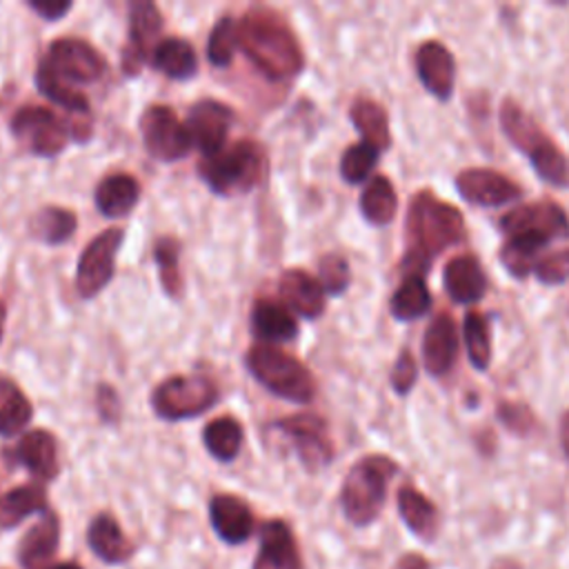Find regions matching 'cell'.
I'll return each instance as SVG.
<instances>
[{
    "label": "cell",
    "instance_id": "obj_1",
    "mask_svg": "<svg viewBox=\"0 0 569 569\" xmlns=\"http://www.w3.org/2000/svg\"><path fill=\"white\" fill-rule=\"evenodd\" d=\"M465 236V218L458 207L422 189L411 198L407 213L409 249L402 260L405 273L429 271L431 260Z\"/></svg>",
    "mask_w": 569,
    "mask_h": 569
},
{
    "label": "cell",
    "instance_id": "obj_2",
    "mask_svg": "<svg viewBox=\"0 0 569 569\" xmlns=\"http://www.w3.org/2000/svg\"><path fill=\"white\" fill-rule=\"evenodd\" d=\"M238 47L273 80L293 78L305 64L302 49L284 18L264 7H253L242 16L238 24Z\"/></svg>",
    "mask_w": 569,
    "mask_h": 569
},
{
    "label": "cell",
    "instance_id": "obj_3",
    "mask_svg": "<svg viewBox=\"0 0 569 569\" xmlns=\"http://www.w3.org/2000/svg\"><path fill=\"white\" fill-rule=\"evenodd\" d=\"M500 124L505 136L511 140L516 149H520L538 178L553 184H569V160L560 151V147L540 129V124L513 100H505L500 107Z\"/></svg>",
    "mask_w": 569,
    "mask_h": 569
},
{
    "label": "cell",
    "instance_id": "obj_4",
    "mask_svg": "<svg viewBox=\"0 0 569 569\" xmlns=\"http://www.w3.org/2000/svg\"><path fill=\"white\" fill-rule=\"evenodd\" d=\"M398 465L380 453L360 458L342 480L340 507L345 518L356 527L371 525L387 500V485L396 476Z\"/></svg>",
    "mask_w": 569,
    "mask_h": 569
},
{
    "label": "cell",
    "instance_id": "obj_5",
    "mask_svg": "<svg viewBox=\"0 0 569 569\" xmlns=\"http://www.w3.org/2000/svg\"><path fill=\"white\" fill-rule=\"evenodd\" d=\"M247 369L271 393L291 402H311L316 396V382L311 371L273 345H256L247 351Z\"/></svg>",
    "mask_w": 569,
    "mask_h": 569
},
{
    "label": "cell",
    "instance_id": "obj_6",
    "mask_svg": "<svg viewBox=\"0 0 569 569\" xmlns=\"http://www.w3.org/2000/svg\"><path fill=\"white\" fill-rule=\"evenodd\" d=\"M198 171L213 193H244L260 182L264 171V156L256 142L240 140L231 147H224L216 156L202 158Z\"/></svg>",
    "mask_w": 569,
    "mask_h": 569
},
{
    "label": "cell",
    "instance_id": "obj_7",
    "mask_svg": "<svg viewBox=\"0 0 569 569\" xmlns=\"http://www.w3.org/2000/svg\"><path fill=\"white\" fill-rule=\"evenodd\" d=\"M218 400V387L211 378L196 376H171L162 380L153 393V411L164 420H184L204 413Z\"/></svg>",
    "mask_w": 569,
    "mask_h": 569
},
{
    "label": "cell",
    "instance_id": "obj_8",
    "mask_svg": "<svg viewBox=\"0 0 569 569\" xmlns=\"http://www.w3.org/2000/svg\"><path fill=\"white\" fill-rule=\"evenodd\" d=\"M11 133L27 151L42 158H53L67 147V127L49 107L18 109L11 118Z\"/></svg>",
    "mask_w": 569,
    "mask_h": 569
},
{
    "label": "cell",
    "instance_id": "obj_9",
    "mask_svg": "<svg viewBox=\"0 0 569 569\" xmlns=\"http://www.w3.org/2000/svg\"><path fill=\"white\" fill-rule=\"evenodd\" d=\"M140 133L144 149L162 162H176L191 149L189 129L178 120L176 111L164 104L147 107L140 116Z\"/></svg>",
    "mask_w": 569,
    "mask_h": 569
},
{
    "label": "cell",
    "instance_id": "obj_10",
    "mask_svg": "<svg viewBox=\"0 0 569 569\" xmlns=\"http://www.w3.org/2000/svg\"><path fill=\"white\" fill-rule=\"evenodd\" d=\"M122 238L124 231L120 227H111L87 244L76 269V289L82 298L89 300L109 284L116 271V256Z\"/></svg>",
    "mask_w": 569,
    "mask_h": 569
},
{
    "label": "cell",
    "instance_id": "obj_11",
    "mask_svg": "<svg viewBox=\"0 0 569 569\" xmlns=\"http://www.w3.org/2000/svg\"><path fill=\"white\" fill-rule=\"evenodd\" d=\"M276 429L291 440L298 458L307 469L316 471L331 462L333 445L327 431V422L318 413L305 411L287 416L276 422Z\"/></svg>",
    "mask_w": 569,
    "mask_h": 569
},
{
    "label": "cell",
    "instance_id": "obj_12",
    "mask_svg": "<svg viewBox=\"0 0 569 569\" xmlns=\"http://www.w3.org/2000/svg\"><path fill=\"white\" fill-rule=\"evenodd\" d=\"M64 82H93L107 71V62L98 49L80 38H58L49 47L44 60Z\"/></svg>",
    "mask_w": 569,
    "mask_h": 569
},
{
    "label": "cell",
    "instance_id": "obj_13",
    "mask_svg": "<svg viewBox=\"0 0 569 569\" xmlns=\"http://www.w3.org/2000/svg\"><path fill=\"white\" fill-rule=\"evenodd\" d=\"M500 227L507 236L536 233L547 240L569 236V218L565 209L553 200L527 202L502 216Z\"/></svg>",
    "mask_w": 569,
    "mask_h": 569
},
{
    "label": "cell",
    "instance_id": "obj_14",
    "mask_svg": "<svg viewBox=\"0 0 569 569\" xmlns=\"http://www.w3.org/2000/svg\"><path fill=\"white\" fill-rule=\"evenodd\" d=\"M458 193L476 207H500L522 196L520 184L496 169L469 167L456 176Z\"/></svg>",
    "mask_w": 569,
    "mask_h": 569
},
{
    "label": "cell",
    "instance_id": "obj_15",
    "mask_svg": "<svg viewBox=\"0 0 569 569\" xmlns=\"http://www.w3.org/2000/svg\"><path fill=\"white\" fill-rule=\"evenodd\" d=\"M233 122V111L218 100H198L187 118L191 142L202 151L204 158L216 156L224 149L227 133Z\"/></svg>",
    "mask_w": 569,
    "mask_h": 569
},
{
    "label": "cell",
    "instance_id": "obj_16",
    "mask_svg": "<svg viewBox=\"0 0 569 569\" xmlns=\"http://www.w3.org/2000/svg\"><path fill=\"white\" fill-rule=\"evenodd\" d=\"M162 16L149 0H138L129 7V40L122 51V71L138 76L147 56L153 51L151 44L160 33Z\"/></svg>",
    "mask_w": 569,
    "mask_h": 569
},
{
    "label": "cell",
    "instance_id": "obj_17",
    "mask_svg": "<svg viewBox=\"0 0 569 569\" xmlns=\"http://www.w3.org/2000/svg\"><path fill=\"white\" fill-rule=\"evenodd\" d=\"M416 71L422 87L438 100H449L456 80V62L451 51L438 42L427 40L416 51Z\"/></svg>",
    "mask_w": 569,
    "mask_h": 569
},
{
    "label": "cell",
    "instance_id": "obj_18",
    "mask_svg": "<svg viewBox=\"0 0 569 569\" xmlns=\"http://www.w3.org/2000/svg\"><path fill=\"white\" fill-rule=\"evenodd\" d=\"M209 520L213 531L227 545H240L251 538L256 518L249 505L233 493H218L209 502Z\"/></svg>",
    "mask_w": 569,
    "mask_h": 569
},
{
    "label": "cell",
    "instance_id": "obj_19",
    "mask_svg": "<svg viewBox=\"0 0 569 569\" xmlns=\"http://www.w3.org/2000/svg\"><path fill=\"white\" fill-rule=\"evenodd\" d=\"M458 358V329L449 313H438L422 338V362L433 378L449 373Z\"/></svg>",
    "mask_w": 569,
    "mask_h": 569
},
{
    "label": "cell",
    "instance_id": "obj_20",
    "mask_svg": "<svg viewBox=\"0 0 569 569\" xmlns=\"http://www.w3.org/2000/svg\"><path fill=\"white\" fill-rule=\"evenodd\" d=\"M251 569H302L296 538L284 520H269L260 527V549Z\"/></svg>",
    "mask_w": 569,
    "mask_h": 569
},
{
    "label": "cell",
    "instance_id": "obj_21",
    "mask_svg": "<svg viewBox=\"0 0 569 569\" xmlns=\"http://www.w3.org/2000/svg\"><path fill=\"white\" fill-rule=\"evenodd\" d=\"M60 542V520L53 511L42 513V518L22 536L18 545V560L24 569H47L58 551Z\"/></svg>",
    "mask_w": 569,
    "mask_h": 569
},
{
    "label": "cell",
    "instance_id": "obj_22",
    "mask_svg": "<svg viewBox=\"0 0 569 569\" xmlns=\"http://www.w3.org/2000/svg\"><path fill=\"white\" fill-rule=\"evenodd\" d=\"M442 280L447 293L462 305L480 300L487 291V276L482 271V264L471 253H460L451 258L445 267Z\"/></svg>",
    "mask_w": 569,
    "mask_h": 569
},
{
    "label": "cell",
    "instance_id": "obj_23",
    "mask_svg": "<svg viewBox=\"0 0 569 569\" xmlns=\"http://www.w3.org/2000/svg\"><path fill=\"white\" fill-rule=\"evenodd\" d=\"M16 458L36 480H53L60 471L58 442L44 429L27 431L16 447Z\"/></svg>",
    "mask_w": 569,
    "mask_h": 569
},
{
    "label": "cell",
    "instance_id": "obj_24",
    "mask_svg": "<svg viewBox=\"0 0 569 569\" xmlns=\"http://www.w3.org/2000/svg\"><path fill=\"white\" fill-rule=\"evenodd\" d=\"M87 542L91 551L107 565H120L133 556V542L111 513L93 516L87 529Z\"/></svg>",
    "mask_w": 569,
    "mask_h": 569
},
{
    "label": "cell",
    "instance_id": "obj_25",
    "mask_svg": "<svg viewBox=\"0 0 569 569\" xmlns=\"http://www.w3.org/2000/svg\"><path fill=\"white\" fill-rule=\"evenodd\" d=\"M280 296L289 309L305 318H318L325 311V289L320 280L302 269H287L280 276Z\"/></svg>",
    "mask_w": 569,
    "mask_h": 569
},
{
    "label": "cell",
    "instance_id": "obj_26",
    "mask_svg": "<svg viewBox=\"0 0 569 569\" xmlns=\"http://www.w3.org/2000/svg\"><path fill=\"white\" fill-rule=\"evenodd\" d=\"M398 511L405 525L422 540H433L440 527V516L436 505L420 493L416 487L405 485L398 489Z\"/></svg>",
    "mask_w": 569,
    "mask_h": 569
},
{
    "label": "cell",
    "instance_id": "obj_27",
    "mask_svg": "<svg viewBox=\"0 0 569 569\" xmlns=\"http://www.w3.org/2000/svg\"><path fill=\"white\" fill-rule=\"evenodd\" d=\"M140 198V184L129 173L107 176L96 187V207L107 218H124Z\"/></svg>",
    "mask_w": 569,
    "mask_h": 569
},
{
    "label": "cell",
    "instance_id": "obj_28",
    "mask_svg": "<svg viewBox=\"0 0 569 569\" xmlns=\"http://www.w3.org/2000/svg\"><path fill=\"white\" fill-rule=\"evenodd\" d=\"M251 329L260 340L287 342L298 333V322L287 305L258 300L251 309Z\"/></svg>",
    "mask_w": 569,
    "mask_h": 569
},
{
    "label": "cell",
    "instance_id": "obj_29",
    "mask_svg": "<svg viewBox=\"0 0 569 569\" xmlns=\"http://www.w3.org/2000/svg\"><path fill=\"white\" fill-rule=\"evenodd\" d=\"M47 491L42 482H29L13 487L0 498V527L9 529L20 525L27 516L47 513Z\"/></svg>",
    "mask_w": 569,
    "mask_h": 569
},
{
    "label": "cell",
    "instance_id": "obj_30",
    "mask_svg": "<svg viewBox=\"0 0 569 569\" xmlns=\"http://www.w3.org/2000/svg\"><path fill=\"white\" fill-rule=\"evenodd\" d=\"M349 118L358 133L362 136V142L376 147L378 151L389 149L391 133H389V118L387 111L371 98H358L353 100L349 109Z\"/></svg>",
    "mask_w": 569,
    "mask_h": 569
},
{
    "label": "cell",
    "instance_id": "obj_31",
    "mask_svg": "<svg viewBox=\"0 0 569 569\" xmlns=\"http://www.w3.org/2000/svg\"><path fill=\"white\" fill-rule=\"evenodd\" d=\"M151 64L173 80L191 78L198 69V58L193 47L180 38H164L151 51Z\"/></svg>",
    "mask_w": 569,
    "mask_h": 569
},
{
    "label": "cell",
    "instance_id": "obj_32",
    "mask_svg": "<svg viewBox=\"0 0 569 569\" xmlns=\"http://www.w3.org/2000/svg\"><path fill=\"white\" fill-rule=\"evenodd\" d=\"M431 307V293L425 284L422 273H405L402 282L391 296L389 311L396 320L409 322L422 318Z\"/></svg>",
    "mask_w": 569,
    "mask_h": 569
},
{
    "label": "cell",
    "instance_id": "obj_33",
    "mask_svg": "<svg viewBox=\"0 0 569 569\" xmlns=\"http://www.w3.org/2000/svg\"><path fill=\"white\" fill-rule=\"evenodd\" d=\"M549 240L536 233H513L500 247V262L513 278H525L529 271L536 269V256Z\"/></svg>",
    "mask_w": 569,
    "mask_h": 569
},
{
    "label": "cell",
    "instance_id": "obj_34",
    "mask_svg": "<svg viewBox=\"0 0 569 569\" xmlns=\"http://www.w3.org/2000/svg\"><path fill=\"white\" fill-rule=\"evenodd\" d=\"M398 209V196L393 184L385 176H373L362 196H360V211L371 224H389Z\"/></svg>",
    "mask_w": 569,
    "mask_h": 569
},
{
    "label": "cell",
    "instance_id": "obj_35",
    "mask_svg": "<svg viewBox=\"0 0 569 569\" xmlns=\"http://www.w3.org/2000/svg\"><path fill=\"white\" fill-rule=\"evenodd\" d=\"M202 442L216 460L231 462L242 447V427L236 418L220 416L204 427Z\"/></svg>",
    "mask_w": 569,
    "mask_h": 569
},
{
    "label": "cell",
    "instance_id": "obj_36",
    "mask_svg": "<svg viewBox=\"0 0 569 569\" xmlns=\"http://www.w3.org/2000/svg\"><path fill=\"white\" fill-rule=\"evenodd\" d=\"M31 413V402L20 387L9 378H0V436L18 433L27 427Z\"/></svg>",
    "mask_w": 569,
    "mask_h": 569
},
{
    "label": "cell",
    "instance_id": "obj_37",
    "mask_svg": "<svg viewBox=\"0 0 569 569\" xmlns=\"http://www.w3.org/2000/svg\"><path fill=\"white\" fill-rule=\"evenodd\" d=\"M76 224L78 220L69 209L44 207L33 216L31 233L47 244H60L73 236Z\"/></svg>",
    "mask_w": 569,
    "mask_h": 569
},
{
    "label": "cell",
    "instance_id": "obj_38",
    "mask_svg": "<svg viewBox=\"0 0 569 569\" xmlns=\"http://www.w3.org/2000/svg\"><path fill=\"white\" fill-rule=\"evenodd\" d=\"M36 84H38L40 93L44 98H49L51 102H56V104H60L69 111H78V113L89 111V100L80 91L71 89L62 78H58L56 71L44 60H40V64H38Z\"/></svg>",
    "mask_w": 569,
    "mask_h": 569
},
{
    "label": "cell",
    "instance_id": "obj_39",
    "mask_svg": "<svg viewBox=\"0 0 569 569\" xmlns=\"http://www.w3.org/2000/svg\"><path fill=\"white\" fill-rule=\"evenodd\" d=\"M465 347L473 369L485 371L491 362V329L489 320L480 311H469L462 322Z\"/></svg>",
    "mask_w": 569,
    "mask_h": 569
},
{
    "label": "cell",
    "instance_id": "obj_40",
    "mask_svg": "<svg viewBox=\"0 0 569 569\" xmlns=\"http://www.w3.org/2000/svg\"><path fill=\"white\" fill-rule=\"evenodd\" d=\"M178 256H180V242L171 236L160 238L153 247V260L158 264L160 282H162L167 296H171L176 300L182 296V273L178 267Z\"/></svg>",
    "mask_w": 569,
    "mask_h": 569
},
{
    "label": "cell",
    "instance_id": "obj_41",
    "mask_svg": "<svg viewBox=\"0 0 569 569\" xmlns=\"http://www.w3.org/2000/svg\"><path fill=\"white\" fill-rule=\"evenodd\" d=\"M380 151L367 142H358L345 149L342 158H340V176L345 182L349 184H358L365 182L369 178V173L373 171L376 162H378Z\"/></svg>",
    "mask_w": 569,
    "mask_h": 569
},
{
    "label": "cell",
    "instance_id": "obj_42",
    "mask_svg": "<svg viewBox=\"0 0 569 569\" xmlns=\"http://www.w3.org/2000/svg\"><path fill=\"white\" fill-rule=\"evenodd\" d=\"M238 47V24L231 20V16H224L213 27L209 42H207V58L216 67H227L233 60Z\"/></svg>",
    "mask_w": 569,
    "mask_h": 569
},
{
    "label": "cell",
    "instance_id": "obj_43",
    "mask_svg": "<svg viewBox=\"0 0 569 569\" xmlns=\"http://www.w3.org/2000/svg\"><path fill=\"white\" fill-rule=\"evenodd\" d=\"M318 273H320V284L325 291L331 296L342 293L349 287L351 273H349V262L345 260L342 253H325L318 262Z\"/></svg>",
    "mask_w": 569,
    "mask_h": 569
},
{
    "label": "cell",
    "instance_id": "obj_44",
    "mask_svg": "<svg viewBox=\"0 0 569 569\" xmlns=\"http://www.w3.org/2000/svg\"><path fill=\"white\" fill-rule=\"evenodd\" d=\"M496 416L511 433H518V436H527L536 427V418H533L531 409L522 402H507L505 400L496 407Z\"/></svg>",
    "mask_w": 569,
    "mask_h": 569
},
{
    "label": "cell",
    "instance_id": "obj_45",
    "mask_svg": "<svg viewBox=\"0 0 569 569\" xmlns=\"http://www.w3.org/2000/svg\"><path fill=\"white\" fill-rule=\"evenodd\" d=\"M533 273L545 284H560L569 280V249H560L540 258Z\"/></svg>",
    "mask_w": 569,
    "mask_h": 569
},
{
    "label": "cell",
    "instance_id": "obj_46",
    "mask_svg": "<svg viewBox=\"0 0 569 569\" xmlns=\"http://www.w3.org/2000/svg\"><path fill=\"white\" fill-rule=\"evenodd\" d=\"M418 378V369H416V360L411 351H400L393 369H391V387L398 396H407L411 391V387L416 385Z\"/></svg>",
    "mask_w": 569,
    "mask_h": 569
},
{
    "label": "cell",
    "instance_id": "obj_47",
    "mask_svg": "<svg viewBox=\"0 0 569 569\" xmlns=\"http://www.w3.org/2000/svg\"><path fill=\"white\" fill-rule=\"evenodd\" d=\"M96 405H98V411H100L102 420H107V422L118 420L120 402H118V393L109 385H100L96 389Z\"/></svg>",
    "mask_w": 569,
    "mask_h": 569
},
{
    "label": "cell",
    "instance_id": "obj_48",
    "mask_svg": "<svg viewBox=\"0 0 569 569\" xmlns=\"http://www.w3.org/2000/svg\"><path fill=\"white\" fill-rule=\"evenodd\" d=\"M29 7L44 20H58L71 9V2H29Z\"/></svg>",
    "mask_w": 569,
    "mask_h": 569
},
{
    "label": "cell",
    "instance_id": "obj_49",
    "mask_svg": "<svg viewBox=\"0 0 569 569\" xmlns=\"http://www.w3.org/2000/svg\"><path fill=\"white\" fill-rule=\"evenodd\" d=\"M393 569H429V562L420 553H405L396 560Z\"/></svg>",
    "mask_w": 569,
    "mask_h": 569
},
{
    "label": "cell",
    "instance_id": "obj_50",
    "mask_svg": "<svg viewBox=\"0 0 569 569\" xmlns=\"http://www.w3.org/2000/svg\"><path fill=\"white\" fill-rule=\"evenodd\" d=\"M560 442H562L565 456L569 458V409L565 411V416H562V420H560Z\"/></svg>",
    "mask_w": 569,
    "mask_h": 569
},
{
    "label": "cell",
    "instance_id": "obj_51",
    "mask_svg": "<svg viewBox=\"0 0 569 569\" xmlns=\"http://www.w3.org/2000/svg\"><path fill=\"white\" fill-rule=\"evenodd\" d=\"M4 320H7V307L0 302V342H2V333H4Z\"/></svg>",
    "mask_w": 569,
    "mask_h": 569
},
{
    "label": "cell",
    "instance_id": "obj_52",
    "mask_svg": "<svg viewBox=\"0 0 569 569\" xmlns=\"http://www.w3.org/2000/svg\"><path fill=\"white\" fill-rule=\"evenodd\" d=\"M49 569H82V567L78 562H58V565H53Z\"/></svg>",
    "mask_w": 569,
    "mask_h": 569
}]
</instances>
